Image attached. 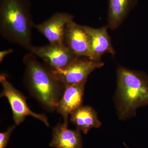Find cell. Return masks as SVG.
<instances>
[{
	"label": "cell",
	"mask_w": 148,
	"mask_h": 148,
	"mask_svg": "<svg viewBox=\"0 0 148 148\" xmlns=\"http://www.w3.org/2000/svg\"><path fill=\"white\" fill-rule=\"evenodd\" d=\"M23 62L24 83L28 91L45 109L56 111L65 85L57 78L53 69L41 63L31 52L24 56Z\"/></svg>",
	"instance_id": "cell-1"
},
{
	"label": "cell",
	"mask_w": 148,
	"mask_h": 148,
	"mask_svg": "<svg viewBox=\"0 0 148 148\" xmlns=\"http://www.w3.org/2000/svg\"><path fill=\"white\" fill-rule=\"evenodd\" d=\"M29 0H0V33L9 41L29 50L32 21Z\"/></svg>",
	"instance_id": "cell-2"
},
{
	"label": "cell",
	"mask_w": 148,
	"mask_h": 148,
	"mask_svg": "<svg viewBox=\"0 0 148 148\" xmlns=\"http://www.w3.org/2000/svg\"><path fill=\"white\" fill-rule=\"evenodd\" d=\"M115 102L120 119L135 116L137 109L148 105V76L119 67L117 72Z\"/></svg>",
	"instance_id": "cell-3"
},
{
	"label": "cell",
	"mask_w": 148,
	"mask_h": 148,
	"mask_svg": "<svg viewBox=\"0 0 148 148\" xmlns=\"http://www.w3.org/2000/svg\"><path fill=\"white\" fill-rule=\"evenodd\" d=\"M0 83L2 86L1 97H5L7 99L11 108L13 120L16 125L21 124L26 117L30 116L40 121L47 126H49V123L47 117L42 114L34 112L30 110L25 97L8 80L5 74H2L0 75Z\"/></svg>",
	"instance_id": "cell-4"
},
{
	"label": "cell",
	"mask_w": 148,
	"mask_h": 148,
	"mask_svg": "<svg viewBox=\"0 0 148 148\" xmlns=\"http://www.w3.org/2000/svg\"><path fill=\"white\" fill-rule=\"evenodd\" d=\"M104 63L78 57L64 69L54 70V74L65 86L85 84L88 77L94 70L103 67Z\"/></svg>",
	"instance_id": "cell-5"
},
{
	"label": "cell",
	"mask_w": 148,
	"mask_h": 148,
	"mask_svg": "<svg viewBox=\"0 0 148 148\" xmlns=\"http://www.w3.org/2000/svg\"><path fill=\"white\" fill-rule=\"evenodd\" d=\"M29 51L54 70L66 68L79 57L64 44L32 46Z\"/></svg>",
	"instance_id": "cell-6"
},
{
	"label": "cell",
	"mask_w": 148,
	"mask_h": 148,
	"mask_svg": "<svg viewBox=\"0 0 148 148\" xmlns=\"http://www.w3.org/2000/svg\"><path fill=\"white\" fill-rule=\"evenodd\" d=\"M64 44L78 57L93 61L90 36L85 26L76 24L73 19L66 25Z\"/></svg>",
	"instance_id": "cell-7"
},
{
	"label": "cell",
	"mask_w": 148,
	"mask_h": 148,
	"mask_svg": "<svg viewBox=\"0 0 148 148\" xmlns=\"http://www.w3.org/2000/svg\"><path fill=\"white\" fill-rule=\"evenodd\" d=\"M74 16L65 12H57L44 22L34 24V27L52 44H64L66 25Z\"/></svg>",
	"instance_id": "cell-8"
},
{
	"label": "cell",
	"mask_w": 148,
	"mask_h": 148,
	"mask_svg": "<svg viewBox=\"0 0 148 148\" xmlns=\"http://www.w3.org/2000/svg\"><path fill=\"white\" fill-rule=\"evenodd\" d=\"M85 84L65 86L56 110L63 116L64 121L68 122L69 116L82 106Z\"/></svg>",
	"instance_id": "cell-9"
},
{
	"label": "cell",
	"mask_w": 148,
	"mask_h": 148,
	"mask_svg": "<svg viewBox=\"0 0 148 148\" xmlns=\"http://www.w3.org/2000/svg\"><path fill=\"white\" fill-rule=\"evenodd\" d=\"M68 122L58 123L52 130L49 146L54 148H82L80 131L69 129Z\"/></svg>",
	"instance_id": "cell-10"
},
{
	"label": "cell",
	"mask_w": 148,
	"mask_h": 148,
	"mask_svg": "<svg viewBox=\"0 0 148 148\" xmlns=\"http://www.w3.org/2000/svg\"><path fill=\"white\" fill-rule=\"evenodd\" d=\"M85 27L90 36L93 61H101V57L105 53H109L113 56L115 54L108 32V26L98 29Z\"/></svg>",
	"instance_id": "cell-11"
},
{
	"label": "cell",
	"mask_w": 148,
	"mask_h": 148,
	"mask_svg": "<svg viewBox=\"0 0 148 148\" xmlns=\"http://www.w3.org/2000/svg\"><path fill=\"white\" fill-rule=\"evenodd\" d=\"M70 120L77 129L87 134L92 128H98L102 125L96 111L89 106H82L70 115Z\"/></svg>",
	"instance_id": "cell-12"
},
{
	"label": "cell",
	"mask_w": 148,
	"mask_h": 148,
	"mask_svg": "<svg viewBox=\"0 0 148 148\" xmlns=\"http://www.w3.org/2000/svg\"><path fill=\"white\" fill-rule=\"evenodd\" d=\"M136 0H109L108 26L115 30L122 24L134 8Z\"/></svg>",
	"instance_id": "cell-13"
},
{
	"label": "cell",
	"mask_w": 148,
	"mask_h": 148,
	"mask_svg": "<svg viewBox=\"0 0 148 148\" xmlns=\"http://www.w3.org/2000/svg\"><path fill=\"white\" fill-rule=\"evenodd\" d=\"M15 128V125H12L4 132L0 133V148L6 147L12 133Z\"/></svg>",
	"instance_id": "cell-14"
},
{
	"label": "cell",
	"mask_w": 148,
	"mask_h": 148,
	"mask_svg": "<svg viewBox=\"0 0 148 148\" xmlns=\"http://www.w3.org/2000/svg\"><path fill=\"white\" fill-rule=\"evenodd\" d=\"M13 50L12 49H8V50H5L2 51L0 52V62L1 63L4 58L7 55L10 54V53H12Z\"/></svg>",
	"instance_id": "cell-15"
},
{
	"label": "cell",
	"mask_w": 148,
	"mask_h": 148,
	"mask_svg": "<svg viewBox=\"0 0 148 148\" xmlns=\"http://www.w3.org/2000/svg\"><path fill=\"white\" fill-rule=\"evenodd\" d=\"M124 144L125 146V147H126V148H129V147H127V145H126V144H125V143H124Z\"/></svg>",
	"instance_id": "cell-16"
}]
</instances>
